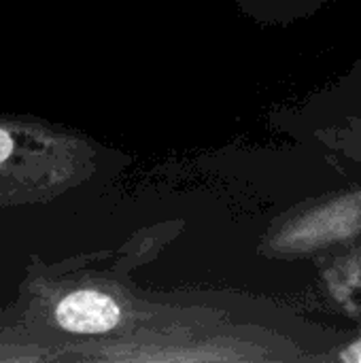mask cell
Returning <instances> with one entry per match:
<instances>
[{
    "label": "cell",
    "instance_id": "1",
    "mask_svg": "<svg viewBox=\"0 0 361 363\" xmlns=\"http://www.w3.org/2000/svg\"><path fill=\"white\" fill-rule=\"evenodd\" d=\"M119 317L117 302L91 289L72 291L55 308L57 325L72 334H106L119 323Z\"/></svg>",
    "mask_w": 361,
    "mask_h": 363
},
{
    "label": "cell",
    "instance_id": "2",
    "mask_svg": "<svg viewBox=\"0 0 361 363\" xmlns=\"http://www.w3.org/2000/svg\"><path fill=\"white\" fill-rule=\"evenodd\" d=\"M11 151H13V140H11V136H9V132H4V130L0 128V164L11 155Z\"/></svg>",
    "mask_w": 361,
    "mask_h": 363
},
{
    "label": "cell",
    "instance_id": "3",
    "mask_svg": "<svg viewBox=\"0 0 361 363\" xmlns=\"http://www.w3.org/2000/svg\"><path fill=\"white\" fill-rule=\"evenodd\" d=\"M360 359H361V357H360Z\"/></svg>",
    "mask_w": 361,
    "mask_h": 363
}]
</instances>
